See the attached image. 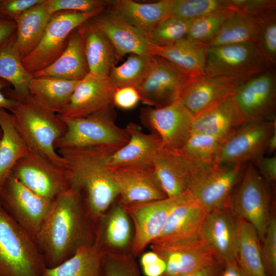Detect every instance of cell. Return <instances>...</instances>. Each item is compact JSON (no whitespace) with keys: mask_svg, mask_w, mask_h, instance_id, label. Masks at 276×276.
Here are the masks:
<instances>
[{"mask_svg":"<svg viewBox=\"0 0 276 276\" xmlns=\"http://www.w3.org/2000/svg\"><path fill=\"white\" fill-rule=\"evenodd\" d=\"M95 229L82 193L70 187L61 193L53 201L35 240L47 267L59 265L80 248L93 244Z\"/></svg>","mask_w":276,"mask_h":276,"instance_id":"6da1fadb","label":"cell"},{"mask_svg":"<svg viewBox=\"0 0 276 276\" xmlns=\"http://www.w3.org/2000/svg\"><path fill=\"white\" fill-rule=\"evenodd\" d=\"M57 152L65 160L70 187L82 193L88 213L96 223L119 195L107 163L108 155L114 151L85 147L62 148Z\"/></svg>","mask_w":276,"mask_h":276,"instance_id":"7a4b0ae2","label":"cell"},{"mask_svg":"<svg viewBox=\"0 0 276 276\" xmlns=\"http://www.w3.org/2000/svg\"><path fill=\"white\" fill-rule=\"evenodd\" d=\"M4 94L14 101L10 112L15 127L31 151L55 166L65 169V160L56 151V142L64 134L65 125L60 117L29 94L17 96L5 89Z\"/></svg>","mask_w":276,"mask_h":276,"instance_id":"3957f363","label":"cell"},{"mask_svg":"<svg viewBox=\"0 0 276 276\" xmlns=\"http://www.w3.org/2000/svg\"><path fill=\"white\" fill-rule=\"evenodd\" d=\"M46 267L34 240L0 203V276H41Z\"/></svg>","mask_w":276,"mask_h":276,"instance_id":"277c9868","label":"cell"},{"mask_svg":"<svg viewBox=\"0 0 276 276\" xmlns=\"http://www.w3.org/2000/svg\"><path fill=\"white\" fill-rule=\"evenodd\" d=\"M60 117L66 130L56 142L55 149L98 147L114 151L128 141L129 137L126 129L115 123L111 106L86 117Z\"/></svg>","mask_w":276,"mask_h":276,"instance_id":"5b68a950","label":"cell"},{"mask_svg":"<svg viewBox=\"0 0 276 276\" xmlns=\"http://www.w3.org/2000/svg\"><path fill=\"white\" fill-rule=\"evenodd\" d=\"M270 185L253 163L248 162L227 204L237 218L245 220L255 227L261 241L272 217Z\"/></svg>","mask_w":276,"mask_h":276,"instance_id":"8992f818","label":"cell"},{"mask_svg":"<svg viewBox=\"0 0 276 276\" xmlns=\"http://www.w3.org/2000/svg\"><path fill=\"white\" fill-rule=\"evenodd\" d=\"M246 164L192 163V175L188 190L190 197L209 212L227 206Z\"/></svg>","mask_w":276,"mask_h":276,"instance_id":"52a82bcc","label":"cell"},{"mask_svg":"<svg viewBox=\"0 0 276 276\" xmlns=\"http://www.w3.org/2000/svg\"><path fill=\"white\" fill-rule=\"evenodd\" d=\"M105 8L89 12L63 11L52 14L38 44L21 59L25 69L32 75L51 64L64 51L71 33Z\"/></svg>","mask_w":276,"mask_h":276,"instance_id":"ba28073f","label":"cell"},{"mask_svg":"<svg viewBox=\"0 0 276 276\" xmlns=\"http://www.w3.org/2000/svg\"><path fill=\"white\" fill-rule=\"evenodd\" d=\"M205 53L204 74L238 85L268 70L251 42L206 47Z\"/></svg>","mask_w":276,"mask_h":276,"instance_id":"9c48e42d","label":"cell"},{"mask_svg":"<svg viewBox=\"0 0 276 276\" xmlns=\"http://www.w3.org/2000/svg\"><path fill=\"white\" fill-rule=\"evenodd\" d=\"M52 202L33 192L11 173L0 190L1 204L34 242Z\"/></svg>","mask_w":276,"mask_h":276,"instance_id":"30bf717a","label":"cell"},{"mask_svg":"<svg viewBox=\"0 0 276 276\" xmlns=\"http://www.w3.org/2000/svg\"><path fill=\"white\" fill-rule=\"evenodd\" d=\"M275 129V118L244 122L222 140L215 164L253 162L264 155L266 141Z\"/></svg>","mask_w":276,"mask_h":276,"instance_id":"8fae6325","label":"cell"},{"mask_svg":"<svg viewBox=\"0 0 276 276\" xmlns=\"http://www.w3.org/2000/svg\"><path fill=\"white\" fill-rule=\"evenodd\" d=\"M11 174L33 192L51 201L70 188L65 169L31 150L17 162Z\"/></svg>","mask_w":276,"mask_h":276,"instance_id":"7c38bea8","label":"cell"},{"mask_svg":"<svg viewBox=\"0 0 276 276\" xmlns=\"http://www.w3.org/2000/svg\"><path fill=\"white\" fill-rule=\"evenodd\" d=\"M142 123L159 139L165 149L177 151L191 133L194 117L179 101L168 106L143 108Z\"/></svg>","mask_w":276,"mask_h":276,"instance_id":"4fadbf2b","label":"cell"},{"mask_svg":"<svg viewBox=\"0 0 276 276\" xmlns=\"http://www.w3.org/2000/svg\"><path fill=\"white\" fill-rule=\"evenodd\" d=\"M233 97L244 122L275 118L276 75L268 70L242 82Z\"/></svg>","mask_w":276,"mask_h":276,"instance_id":"5bb4252c","label":"cell"},{"mask_svg":"<svg viewBox=\"0 0 276 276\" xmlns=\"http://www.w3.org/2000/svg\"><path fill=\"white\" fill-rule=\"evenodd\" d=\"M154 56L152 69L136 89L144 104L159 108L179 100L193 77L168 60Z\"/></svg>","mask_w":276,"mask_h":276,"instance_id":"9a60e30c","label":"cell"},{"mask_svg":"<svg viewBox=\"0 0 276 276\" xmlns=\"http://www.w3.org/2000/svg\"><path fill=\"white\" fill-rule=\"evenodd\" d=\"M187 194L188 192L173 198L124 206L133 224L132 254L134 257L140 255L160 234L172 210Z\"/></svg>","mask_w":276,"mask_h":276,"instance_id":"2e32d148","label":"cell"},{"mask_svg":"<svg viewBox=\"0 0 276 276\" xmlns=\"http://www.w3.org/2000/svg\"><path fill=\"white\" fill-rule=\"evenodd\" d=\"M90 20L107 37L119 57L128 54L150 55L152 43L148 34L111 7H106Z\"/></svg>","mask_w":276,"mask_h":276,"instance_id":"e0dca14e","label":"cell"},{"mask_svg":"<svg viewBox=\"0 0 276 276\" xmlns=\"http://www.w3.org/2000/svg\"><path fill=\"white\" fill-rule=\"evenodd\" d=\"M209 212L192 200L188 192L172 210L162 233L150 244L172 246L199 238L201 227Z\"/></svg>","mask_w":276,"mask_h":276,"instance_id":"ac0fdd59","label":"cell"},{"mask_svg":"<svg viewBox=\"0 0 276 276\" xmlns=\"http://www.w3.org/2000/svg\"><path fill=\"white\" fill-rule=\"evenodd\" d=\"M164 260L162 276H182L205 266L220 262L215 251L200 238L172 246L150 244Z\"/></svg>","mask_w":276,"mask_h":276,"instance_id":"d6986e66","label":"cell"},{"mask_svg":"<svg viewBox=\"0 0 276 276\" xmlns=\"http://www.w3.org/2000/svg\"><path fill=\"white\" fill-rule=\"evenodd\" d=\"M133 238L131 220L125 207L118 201L96 222L94 242L104 254H132Z\"/></svg>","mask_w":276,"mask_h":276,"instance_id":"ffe728a7","label":"cell"},{"mask_svg":"<svg viewBox=\"0 0 276 276\" xmlns=\"http://www.w3.org/2000/svg\"><path fill=\"white\" fill-rule=\"evenodd\" d=\"M109 168L119 188L118 201L124 206L167 198L156 180L152 167Z\"/></svg>","mask_w":276,"mask_h":276,"instance_id":"44dd1931","label":"cell"},{"mask_svg":"<svg viewBox=\"0 0 276 276\" xmlns=\"http://www.w3.org/2000/svg\"><path fill=\"white\" fill-rule=\"evenodd\" d=\"M238 218L227 206L210 211L201 227L199 237L224 263L235 259Z\"/></svg>","mask_w":276,"mask_h":276,"instance_id":"7402d4cb","label":"cell"},{"mask_svg":"<svg viewBox=\"0 0 276 276\" xmlns=\"http://www.w3.org/2000/svg\"><path fill=\"white\" fill-rule=\"evenodd\" d=\"M114 89L108 78L88 73L80 81L61 117L75 118L88 116L111 106Z\"/></svg>","mask_w":276,"mask_h":276,"instance_id":"603a6c76","label":"cell"},{"mask_svg":"<svg viewBox=\"0 0 276 276\" xmlns=\"http://www.w3.org/2000/svg\"><path fill=\"white\" fill-rule=\"evenodd\" d=\"M125 129L128 141L108 155V167H152L155 157L163 148L158 137L151 132H143L135 123H129Z\"/></svg>","mask_w":276,"mask_h":276,"instance_id":"cb8c5ba5","label":"cell"},{"mask_svg":"<svg viewBox=\"0 0 276 276\" xmlns=\"http://www.w3.org/2000/svg\"><path fill=\"white\" fill-rule=\"evenodd\" d=\"M238 85L229 79L201 74L191 79L179 101L195 118L232 95Z\"/></svg>","mask_w":276,"mask_h":276,"instance_id":"d4e9b609","label":"cell"},{"mask_svg":"<svg viewBox=\"0 0 276 276\" xmlns=\"http://www.w3.org/2000/svg\"><path fill=\"white\" fill-rule=\"evenodd\" d=\"M156 180L167 198L188 191L192 175V164L176 151L162 148L152 165Z\"/></svg>","mask_w":276,"mask_h":276,"instance_id":"484cf974","label":"cell"},{"mask_svg":"<svg viewBox=\"0 0 276 276\" xmlns=\"http://www.w3.org/2000/svg\"><path fill=\"white\" fill-rule=\"evenodd\" d=\"M244 123L232 95L195 117L191 133L208 135L222 141Z\"/></svg>","mask_w":276,"mask_h":276,"instance_id":"4316f807","label":"cell"},{"mask_svg":"<svg viewBox=\"0 0 276 276\" xmlns=\"http://www.w3.org/2000/svg\"><path fill=\"white\" fill-rule=\"evenodd\" d=\"M90 19L79 27L89 73L108 78L119 56L107 37Z\"/></svg>","mask_w":276,"mask_h":276,"instance_id":"83f0119b","label":"cell"},{"mask_svg":"<svg viewBox=\"0 0 276 276\" xmlns=\"http://www.w3.org/2000/svg\"><path fill=\"white\" fill-rule=\"evenodd\" d=\"M88 73L82 35L79 27L70 35L67 46L61 55L48 67L32 76L81 81Z\"/></svg>","mask_w":276,"mask_h":276,"instance_id":"f1b7e54d","label":"cell"},{"mask_svg":"<svg viewBox=\"0 0 276 276\" xmlns=\"http://www.w3.org/2000/svg\"><path fill=\"white\" fill-rule=\"evenodd\" d=\"M206 47L185 39L167 46L152 43L150 55L162 57L187 75L194 77L204 74Z\"/></svg>","mask_w":276,"mask_h":276,"instance_id":"f546056e","label":"cell"},{"mask_svg":"<svg viewBox=\"0 0 276 276\" xmlns=\"http://www.w3.org/2000/svg\"><path fill=\"white\" fill-rule=\"evenodd\" d=\"M172 0L139 3L132 0L110 1L109 6L131 24L148 33L160 22L169 16Z\"/></svg>","mask_w":276,"mask_h":276,"instance_id":"4dcf8cb0","label":"cell"},{"mask_svg":"<svg viewBox=\"0 0 276 276\" xmlns=\"http://www.w3.org/2000/svg\"><path fill=\"white\" fill-rule=\"evenodd\" d=\"M52 15L44 0L15 19L16 44L21 59L38 44Z\"/></svg>","mask_w":276,"mask_h":276,"instance_id":"1f68e13d","label":"cell"},{"mask_svg":"<svg viewBox=\"0 0 276 276\" xmlns=\"http://www.w3.org/2000/svg\"><path fill=\"white\" fill-rule=\"evenodd\" d=\"M0 128L1 190L15 164L30 150L17 130L12 114L4 109H0Z\"/></svg>","mask_w":276,"mask_h":276,"instance_id":"d6a6232c","label":"cell"},{"mask_svg":"<svg viewBox=\"0 0 276 276\" xmlns=\"http://www.w3.org/2000/svg\"><path fill=\"white\" fill-rule=\"evenodd\" d=\"M237 218L238 234L235 259L238 264L247 276H267L257 231L248 222Z\"/></svg>","mask_w":276,"mask_h":276,"instance_id":"836d02e7","label":"cell"},{"mask_svg":"<svg viewBox=\"0 0 276 276\" xmlns=\"http://www.w3.org/2000/svg\"><path fill=\"white\" fill-rule=\"evenodd\" d=\"M104 253L94 242L79 249L53 267H46L41 276H103Z\"/></svg>","mask_w":276,"mask_h":276,"instance_id":"e575fe53","label":"cell"},{"mask_svg":"<svg viewBox=\"0 0 276 276\" xmlns=\"http://www.w3.org/2000/svg\"><path fill=\"white\" fill-rule=\"evenodd\" d=\"M80 82L51 77H33L29 86V93L47 108L60 114Z\"/></svg>","mask_w":276,"mask_h":276,"instance_id":"d590c367","label":"cell"},{"mask_svg":"<svg viewBox=\"0 0 276 276\" xmlns=\"http://www.w3.org/2000/svg\"><path fill=\"white\" fill-rule=\"evenodd\" d=\"M16 32L0 46V78L7 81L17 96L29 95L33 77L24 67L16 44Z\"/></svg>","mask_w":276,"mask_h":276,"instance_id":"8d00e7d4","label":"cell"},{"mask_svg":"<svg viewBox=\"0 0 276 276\" xmlns=\"http://www.w3.org/2000/svg\"><path fill=\"white\" fill-rule=\"evenodd\" d=\"M154 63V56L130 54L123 63L111 68L108 79L114 89L124 87L136 88L150 73Z\"/></svg>","mask_w":276,"mask_h":276,"instance_id":"74e56055","label":"cell"},{"mask_svg":"<svg viewBox=\"0 0 276 276\" xmlns=\"http://www.w3.org/2000/svg\"><path fill=\"white\" fill-rule=\"evenodd\" d=\"M253 22L252 43L267 68L275 71L276 66V11Z\"/></svg>","mask_w":276,"mask_h":276,"instance_id":"f35d334b","label":"cell"},{"mask_svg":"<svg viewBox=\"0 0 276 276\" xmlns=\"http://www.w3.org/2000/svg\"><path fill=\"white\" fill-rule=\"evenodd\" d=\"M253 37L252 20L235 11L205 47L252 42Z\"/></svg>","mask_w":276,"mask_h":276,"instance_id":"ab89813d","label":"cell"},{"mask_svg":"<svg viewBox=\"0 0 276 276\" xmlns=\"http://www.w3.org/2000/svg\"><path fill=\"white\" fill-rule=\"evenodd\" d=\"M222 141L208 135L191 133L183 145L176 152L195 164H215Z\"/></svg>","mask_w":276,"mask_h":276,"instance_id":"60d3db41","label":"cell"},{"mask_svg":"<svg viewBox=\"0 0 276 276\" xmlns=\"http://www.w3.org/2000/svg\"><path fill=\"white\" fill-rule=\"evenodd\" d=\"M234 12L235 10L228 7L193 19L185 39L205 47Z\"/></svg>","mask_w":276,"mask_h":276,"instance_id":"b9f144b4","label":"cell"},{"mask_svg":"<svg viewBox=\"0 0 276 276\" xmlns=\"http://www.w3.org/2000/svg\"><path fill=\"white\" fill-rule=\"evenodd\" d=\"M193 19L169 16L157 25L149 33L151 42L167 46L174 44L186 37Z\"/></svg>","mask_w":276,"mask_h":276,"instance_id":"7bdbcfd3","label":"cell"},{"mask_svg":"<svg viewBox=\"0 0 276 276\" xmlns=\"http://www.w3.org/2000/svg\"><path fill=\"white\" fill-rule=\"evenodd\" d=\"M228 7L227 0H172L169 16L195 19Z\"/></svg>","mask_w":276,"mask_h":276,"instance_id":"ee69618b","label":"cell"},{"mask_svg":"<svg viewBox=\"0 0 276 276\" xmlns=\"http://www.w3.org/2000/svg\"><path fill=\"white\" fill-rule=\"evenodd\" d=\"M103 276H140L135 257L132 254H104Z\"/></svg>","mask_w":276,"mask_h":276,"instance_id":"f6af8a7d","label":"cell"},{"mask_svg":"<svg viewBox=\"0 0 276 276\" xmlns=\"http://www.w3.org/2000/svg\"><path fill=\"white\" fill-rule=\"evenodd\" d=\"M229 7L249 18L264 16L275 11V0H227Z\"/></svg>","mask_w":276,"mask_h":276,"instance_id":"bcb514c9","label":"cell"},{"mask_svg":"<svg viewBox=\"0 0 276 276\" xmlns=\"http://www.w3.org/2000/svg\"><path fill=\"white\" fill-rule=\"evenodd\" d=\"M261 243L262 257L267 276H276V220L272 216Z\"/></svg>","mask_w":276,"mask_h":276,"instance_id":"7dc6e473","label":"cell"},{"mask_svg":"<svg viewBox=\"0 0 276 276\" xmlns=\"http://www.w3.org/2000/svg\"><path fill=\"white\" fill-rule=\"evenodd\" d=\"M110 1L105 0H47V7L52 15L63 11L89 12L107 7Z\"/></svg>","mask_w":276,"mask_h":276,"instance_id":"c3c4849f","label":"cell"},{"mask_svg":"<svg viewBox=\"0 0 276 276\" xmlns=\"http://www.w3.org/2000/svg\"><path fill=\"white\" fill-rule=\"evenodd\" d=\"M44 0H0V16L15 20Z\"/></svg>","mask_w":276,"mask_h":276,"instance_id":"681fc988","label":"cell"},{"mask_svg":"<svg viewBox=\"0 0 276 276\" xmlns=\"http://www.w3.org/2000/svg\"><path fill=\"white\" fill-rule=\"evenodd\" d=\"M140 101L139 93L134 87H124L114 89L112 104L119 108L131 109L135 107Z\"/></svg>","mask_w":276,"mask_h":276,"instance_id":"f907efd6","label":"cell"},{"mask_svg":"<svg viewBox=\"0 0 276 276\" xmlns=\"http://www.w3.org/2000/svg\"><path fill=\"white\" fill-rule=\"evenodd\" d=\"M140 262L145 276H162L166 269L164 260L152 250L142 255Z\"/></svg>","mask_w":276,"mask_h":276,"instance_id":"816d5d0a","label":"cell"},{"mask_svg":"<svg viewBox=\"0 0 276 276\" xmlns=\"http://www.w3.org/2000/svg\"><path fill=\"white\" fill-rule=\"evenodd\" d=\"M258 172L270 185L276 180V156H265L257 158L252 162Z\"/></svg>","mask_w":276,"mask_h":276,"instance_id":"f5cc1de1","label":"cell"},{"mask_svg":"<svg viewBox=\"0 0 276 276\" xmlns=\"http://www.w3.org/2000/svg\"><path fill=\"white\" fill-rule=\"evenodd\" d=\"M223 263L216 262L182 276H221Z\"/></svg>","mask_w":276,"mask_h":276,"instance_id":"db71d44e","label":"cell"},{"mask_svg":"<svg viewBox=\"0 0 276 276\" xmlns=\"http://www.w3.org/2000/svg\"><path fill=\"white\" fill-rule=\"evenodd\" d=\"M16 30L14 20L0 16V46L16 32Z\"/></svg>","mask_w":276,"mask_h":276,"instance_id":"11a10c76","label":"cell"},{"mask_svg":"<svg viewBox=\"0 0 276 276\" xmlns=\"http://www.w3.org/2000/svg\"><path fill=\"white\" fill-rule=\"evenodd\" d=\"M11 85L6 81L0 78V109H4L9 112L14 105V101L7 97L3 93L5 89L10 87Z\"/></svg>","mask_w":276,"mask_h":276,"instance_id":"9f6ffc18","label":"cell"},{"mask_svg":"<svg viewBox=\"0 0 276 276\" xmlns=\"http://www.w3.org/2000/svg\"><path fill=\"white\" fill-rule=\"evenodd\" d=\"M221 276H247L236 260L223 263Z\"/></svg>","mask_w":276,"mask_h":276,"instance_id":"6f0895ef","label":"cell"},{"mask_svg":"<svg viewBox=\"0 0 276 276\" xmlns=\"http://www.w3.org/2000/svg\"><path fill=\"white\" fill-rule=\"evenodd\" d=\"M275 150L276 129L271 133L266 141L264 149V155L266 153L268 156H271Z\"/></svg>","mask_w":276,"mask_h":276,"instance_id":"680465c9","label":"cell"},{"mask_svg":"<svg viewBox=\"0 0 276 276\" xmlns=\"http://www.w3.org/2000/svg\"><path fill=\"white\" fill-rule=\"evenodd\" d=\"M2 132L1 129L0 128V141L2 139Z\"/></svg>","mask_w":276,"mask_h":276,"instance_id":"91938a15","label":"cell"}]
</instances>
